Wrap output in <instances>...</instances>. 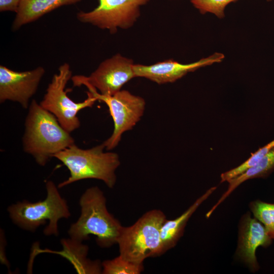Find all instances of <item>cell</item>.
Wrapping results in <instances>:
<instances>
[{"label": "cell", "instance_id": "obj_1", "mask_svg": "<svg viewBox=\"0 0 274 274\" xmlns=\"http://www.w3.org/2000/svg\"><path fill=\"white\" fill-rule=\"evenodd\" d=\"M28 109L22 137L23 149L43 166L56 153L75 144V140L56 117L35 99L31 100Z\"/></svg>", "mask_w": 274, "mask_h": 274}, {"label": "cell", "instance_id": "obj_2", "mask_svg": "<svg viewBox=\"0 0 274 274\" xmlns=\"http://www.w3.org/2000/svg\"><path fill=\"white\" fill-rule=\"evenodd\" d=\"M79 204L80 216L68 231L71 239L82 243L93 235L101 248L117 244L123 226L109 212L103 192L97 186L88 188L81 195Z\"/></svg>", "mask_w": 274, "mask_h": 274}, {"label": "cell", "instance_id": "obj_3", "mask_svg": "<svg viewBox=\"0 0 274 274\" xmlns=\"http://www.w3.org/2000/svg\"><path fill=\"white\" fill-rule=\"evenodd\" d=\"M105 149L103 143L86 149L74 144L56 153L54 157L60 161L70 174L67 179L58 184V188L88 179L101 180L108 187L113 188L117 180L115 172L120 161L117 153L105 152Z\"/></svg>", "mask_w": 274, "mask_h": 274}, {"label": "cell", "instance_id": "obj_4", "mask_svg": "<svg viewBox=\"0 0 274 274\" xmlns=\"http://www.w3.org/2000/svg\"><path fill=\"white\" fill-rule=\"evenodd\" d=\"M46 188L47 196L44 200L35 202L25 200L18 202L9 207L8 211L14 224L32 232L48 220L44 233L47 236H57L58 221L68 218L71 213L66 200L61 196L54 182L47 181Z\"/></svg>", "mask_w": 274, "mask_h": 274}, {"label": "cell", "instance_id": "obj_5", "mask_svg": "<svg viewBox=\"0 0 274 274\" xmlns=\"http://www.w3.org/2000/svg\"><path fill=\"white\" fill-rule=\"evenodd\" d=\"M160 210L145 213L131 226L123 227L117 241L120 255L135 264L161 255V229L166 220Z\"/></svg>", "mask_w": 274, "mask_h": 274}, {"label": "cell", "instance_id": "obj_6", "mask_svg": "<svg viewBox=\"0 0 274 274\" xmlns=\"http://www.w3.org/2000/svg\"><path fill=\"white\" fill-rule=\"evenodd\" d=\"M72 71L68 63L58 67L46 89L40 105L53 114L61 126L71 132L80 126L77 116L78 112L86 108L92 107L97 99L87 92V98L82 102H76L71 99L65 91V86L72 78Z\"/></svg>", "mask_w": 274, "mask_h": 274}, {"label": "cell", "instance_id": "obj_7", "mask_svg": "<svg viewBox=\"0 0 274 274\" xmlns=\"http://www.w3.org/2000/svg\"><path fill=\"white\" fill-rule=\"evenodd\" d=\"M86 87L88 92L97 100L105 102L108 107L114 122V130L103 144L106 150H111L118 145L122 134L132 129L140 120L145 111V100L126 90H121L110 95L101 94L90 86Z\"/></svg>", "mask_w": 274, "mask_h": 274}, {"label": "cell", "instance_id": "obj_8", "mask_svg": "<svg viewBox=\"0 0 274 274\" xmlns=\"http://www.w3.org/2000/svg\"><path fill=\"white\" fill-rule=\"evenodd\" d=\"M150 0H98V5L89 12L79 11L77 18L115 33L119 28L133 26L141 15L140 8Z\"/></svg>", "mask_w": 274, "mask_h": 274}, {"label": "cell", "instance_id": "obj_9", "mask_svg": "<svg viewBox=\"0 0 274 274\" xmlns=\"http://www.w3.org/2000/svg\"><path fill=\"white\" fill-rule=\"evenodd\" d=\"M133 61L116 54L102 61L89 76L76 75L72 80L74 86H90L99 93L112 95L121 90L131 79L135 78Z\"/></svg>", "mask_w": 274, "mask_h": 274}, {"label": "cell", "instance_id": "obj_10", "mask_svg": "<svg viewBox=\"0 0 274 274\" xmlns=\"http://www.w3.org/2000/svg\"><path fill=\"white\" fill-rule=\"evenodd\" d=\"M45 73L39 66L29 71L18 72L0 65V102L12 101L19 103L25 109L36 93Z\"/></svg>", "mask_w": 274, "mask_h": 274}, {"label": "cell", "instance_id": "obj_11", "mask_svg": "<svg viewBox=\"0 0 274 274\" xmlns=\"http://www.w3.org/2000/svg\"><path fill=\"white\" fill-rule=\"evenodd\" d=\"M225 55L215 52L190 63H182L174 59H167L151 65L134 64L135 77L147 79L158 84L173 83L188 73L200 68L222 62Z\"/></svg>", "mask_w": 274, "mask_h": 274}, {"label": "cell", "instance_id": "obj_12", "mask_svg": "<svg viewBox=\"0 0 274 274\" xmlns=\"http://www.w3.org/2000/svg\"><path fill=\"white\" fill-rule=\"evenodd\" d=\"M272 239L263 225L247 212L241 218L238 228V244L236 256L243 262L251 271L256 272L259 265L256 256L257 249L269 246Z\"/></svg>", "mask_w": 274, "mask_h": 274}, {"label": "cell", "instance_id": "obj_13", "mask_svg": "<svg viewBox=\"0 0 274 274\" xmlns=\"http://www.w3.org/2000/svg\"><path fill=\"white\" fill-rule=\"evenodd\" d=\"M213 187L198 198L179 217L173 220H166L161 229V255L174 248L182 236L189 218L201 204L216 189Z\"/></svg>", "mask_w": 274, "mask_h": 274}, {"label": "cell", "instance_id": "obj_14", "mask_svg": "<svg viewBox=\"0 0 274 274\" xmlns=\"http://www.w3.org/2000/svg\"><path fill=\"white\" fill-rule=\"evenodd\" d=\"M81 0H21L12 25L13 31L35 21L45 14L63 6L75 4Z\"/></svg>", "mask_w": 274, "mask_h": 274}, {"label": "cell", "instance_id": "obj_15", "mask_svg": "<svg viewBox=\"0 0 274 274\" xmlns=\"http://www.w3.org/2000/svg\"><path fill=\"white\" fill-rule=\"evenodd\" d=\"M273 170L274 147L255 165L227 182L228 183L227 189L221 195L215 205L206 214V217L209 218L216 208L241 184L250 179L266 177Z\"/></svg>", "mask_w": 274, "mask_h": 274}, {"label": "cell", "instance_id": "obj_16", "mask_svg": "<svg viewBox=\"0 0 274 274\" xmlns=\"http://www.w3.org/2000/svg\"><path fill=\"white\" fill-rule=\"evenodd\" d=\"M250 209L254 218L264 226L272 239H274V203L256 200L250 203Z\"/></svg>", "mask_w": 274, "mask_h": 274}, {"label": "cell", "instance_id": "obj_17", "mask_svg": "<svg viewBox=\"0 0 274 274\" xmlns=\"http://www.w3.org/2000/svg\"><path fill=\"white\" fill-rule=\"evenodd\" d=\"M104 274H140L143 271V264H135L124 259L120 255L102 263Z\"/></svg>", "mask_w": 274, "mask_h": 274}, {"label": "cell", "instance_id": "obj_18", "mask_svg": "<svg viewBox=\"0 0 274 274\" xmlns=\"http://www.w3.org/2000/svg\"><path fill=\"white\" fill-rule=\"evenodd\" d=\"M273 147L274 140L252 153L247 160L239 165L222 173L220 176V183L228 182L255 165Z\"/></svg>", "mask_w": 274, "mask_h": 274}, {"label": "cell", "instance_id": "obj_19", "mask_svg": "<svg viewBox=\"0 0 274 274\" xmlns=\"http://www.w3.org/2000/svg\"><path fill=\"white\" fill-rule=\"evenodd\" d=\"M202 14L211 13L219 19L225 17V9L230 3L238 0H190Z\"/></svg>", "mask_w": 274, "mask_h": 274}, {"label": "cell", "instance_id": "obj_20", "mask_svg": "<svg viewBox=\"0 0 274 274\" xmlns=\"http://www.w3.org/2000/svg\"><path fill=\"white\" fill-rule=\"evenodd\" d=\"M20 3L21 0H0V11H11L16 13Z\"/></svg>", "mask_w": 274, "mask_h": 274}, {"label": "cell", "instance_id": "obj_21", "mask_svg": "<svg viewBox=\"0 0 274 274\" xmlns=\"http://www.w3.org/2000/svg\"><path fill=\"white\" fill-rule=\"evenodd\" d=\"M266 1H267V2H271V1H274V0H266Z\"/></svg>", "mask_w": 274, "mask_h": 274}]
</instances>
